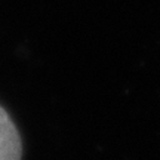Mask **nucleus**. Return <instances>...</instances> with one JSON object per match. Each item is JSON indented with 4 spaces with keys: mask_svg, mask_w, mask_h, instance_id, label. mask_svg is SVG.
Masks as SVG:
<instances>
[{
    "mask_svg": "<svg viewBox=\"0 0 160 160\" xmlns=\"http://www.w3.org/2000/svg\"><path fill=\"white\" fill-rule=\"evenodd\" d=\"M22 145L15 123L0 107V160H21Z\"/></svg>",
    "mask_w": 160,
    "mask_h": 160,
    "instance_id": "obj_1",
    "label": "nucleus"
}]
</instances>
